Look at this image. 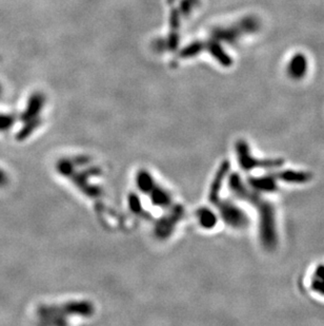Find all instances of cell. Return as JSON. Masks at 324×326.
<instances>
[{
  "mask_svg": "<svg viewBox=\"0 0 324 326\" xmlns=\"http://www.w3.org/2000/svg\"><path fill=\"white\" fill-rule=\"evenodd\" d=\"M277 181L287 184H305L312 178L311 173L300 170H282L274 173Z\"/></svg>",
  "mask_w": 324,
  "mask_h": 326,
  "instance_id": "4",
  "label": "cell"
},
{
  "mask_svg": "<svg viewBox=\"0 0 324 326\" xmlns=\"http://www.w3.org/2000/svg\"><path fill=\"white\" fill-rule=\"evenodd\" d=\"M238 161L243 170L251 171L255 169H277L283 166L282 159H263L258 160L251 153V148L247 142L239 141L236 145Z\"/></svg>",
  "mask_w": 324,
  "mask_h": 326,
  "instance_id": "2",
  "label": "cell"
},
{
  "mask_svg": "<svg viewBox=\"0 0 324 326\" xmlns=\"http://www.w3.org/2000/svg\"><path fill=\"white\" fill-rule=\"evenodd\" d=\"M310 288L316 294L324 296V264L315 269L310 279Z\"/></svg>",
  "mask_w": 324,
  "mask_h": 326,
  "instance_id": "6",
  "label": "cell"
},
{
  "mask_svg": "<svg viewBox=\"0 0 324 326\" xmlns=\"http://www.w3.org/2000/svg\"><path fill=\"white\" fill-rule=\"evenodd\" d=\"M229 188L237 198L248 202L257 210L259 216V238L266 250H274L278 245V231L276 212L269 201L263 199L259 192L249 188L238 174L231 175Z\"/></svg>",
  "mask_w": 324,
  "mask_h": 326,
  "instance_id": "1",
  "label": "cell"
},
{
  "mask_svg": "<svg viewBox=\"0 0 324 326\" xmlns=\"http://www.w3.org/2000/svg\"><path fill=\"white\" fill-rule=\"evenodd\" d=\"M249 184L252 189L259 193H274L278 190V181L274 173L250 177Z\"/></svg>",
  "mask_w": 324,
  "mask_h": 326,
  "instance_id": "3",
  "label": "cell"
},
{
  "mask_svg": "<svg viewBox=\"0 0 324 326\" xmlns=\"http://www.w3.org/2000/svg\"><path fill=\"white\" fill-rule=\"evenodd\" d=\"M0 93H2V88H0Z\"/></svg>",
  "mask_w": 324,
  "mask_h": 326,
  "instance_id": "10",
  "label": "cell"
},
{
  "mask_svg": "<svg viewBox=\"0 0 324 326\" xmlns=\"http://www.w3.org/2000/svg\"><path fill=\"white\" fill-rule=\"evenodd\" d=\"M8 184V176L4 170L0 169V187H4Z\"/></svg>",
  "mask_w": 324,
  "mask_h": 326,
  "instance_id": "9",
  "label": "cell"
},
{
  "mask_svg": "<svg viewBox=\"0 0 324 326\" xmlns=\"http://www.w3.org/2000/svg\"><path fill=\"white\" fill-rule=\"evenodd\" d=\"M307 70V61L302 54H297L289 61L288 64V74L294 80L302 78Z\"/></svg>",
  "mask_w": 324,
  "mask_h": 326,
  "instance_id": "5",
  "label": "cell"
},
{
  "mask_svg": "<svg viewBox=\"0 0 324 326\" xmlns=\"http://www.w3.org/2000/svg\"><path fill=\"white\" fill-rule=\"evenodd\" d=\"M14 122L13 116L8 114H0V131L8 130Z\"/></svg>",
  "mask_w": 324,
  "mask_h": 326,
  "instance_id": "8",
  "label": "cell"
},
{
  "mask_svg": "<svg viewBox=\"0 0 324 326\" xmlns=\"http://www.w3.org/2000/svg\"><path fill=\"white\" fill-rule=\"evenodd\" d=\"M40 103H41V97L37 96V95H35L31 98L30 100V103H29V108L28 110L26 111V113L23 114V118H30L32 117L34 114H35V112H36L40 106Z\"/></svg>",
  "mask_w": 324,
  "mask_h": 326,
  "instance_id": "7",
  "label": "cell"
}]
</instances>
